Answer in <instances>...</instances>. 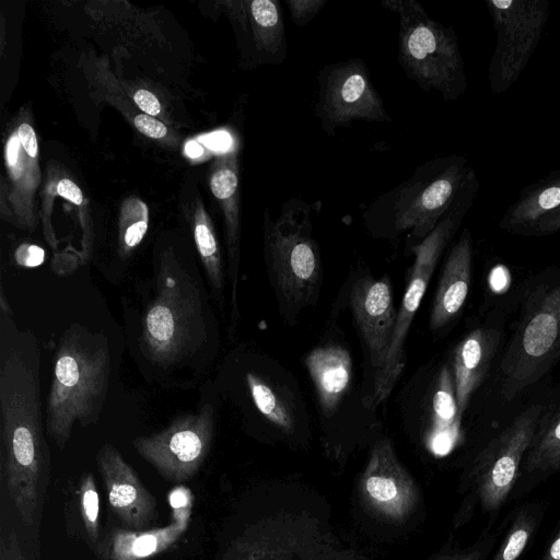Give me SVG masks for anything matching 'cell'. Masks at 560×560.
<instances>
[{"label": "cell", "instance_id": "1", "mask_svg": "<svg viewBox=\"0 0 560 560\" xmlns=\"http://www.w3.org/2000/svg\"><path fill=\"white\" fill-rule=\"evenodd\" d=\"M1 470L8 494L25 526L34 524L39 486L48 466L39 395V350L12 315L0 317Z\"/></svg>", "mask_w": 560, "mask_h": 560}, {"label": "cell", "instance_id": "2", "mask_svg": "<svg viewBox=\"0 0 560 560\" xmlns=\"http://www.w3.org/2000/svg\"><path fill=\"white\" fill-rule=\"evenodd\" d=\"M110 372L106 337L72 325L60 338L46 408V432L59 450L72 428L95 423L103 409Z\"/></svg>", "mask_w": 560, "mask_h": 560}, {"label": "cell", "instance_id": "3", "mask_svg": "<svg viewBox=\"0 0 560 560\" xmlns=\"http://www.w3.org/2000/svg\"><path fill=\"white\" fill-rule=\"evenodd\" d=\"M475 178V168L465 156L431 159L419 165L409 178L372 201L364 219L383 235L407 233L412 248L438 225Z\"/></svg>", "mask_w": 560, "mask_h": 560}, {"label": "cell", "instance_id": "4", "mask_svg": "<svg viewBox=\"0 0 560 560\" xmlns=\"http://www.w3.org/2000/svg\"><path fill=\"white\" fill-rule=\"evenodd\" d=\"M313 207L299 198L282 205L277 219L264 213V254L268 276L280 310L294 318L315 304L322 282L323 265L312 231Z\"/></svg>", "mask_w": 560, "mask_h": 560}, {"label": "cell", "instance_id": "5", "mask_svg": "<svg viewBox=\"0 0 560 560\" xmlns=\"http://www.w3.org/2000/svg\"><path fill=\"white\" fill-rule=\"evenodd\" d=\"M399 20L397 59L405 74L444 101L458 100L467 89L465 66L453 27L432 19L417 0H383Z\"/></svg>", "mask_w": 560, "mask_h": 560}, {"label": "cell", "instance_id": "6", "mask_svg": "<svg viewBox=\"0 0 560 560\" xmlns=\"http://www.w3.org/2000/svg\"><path fill=\"white\" fill-rule=\"evenodd\" d=\"M201 290L196 279L177 264L163 261L156 292L143 316L141 345L160 365L178 363L192 354L206 337Z\"/></svg>", "mask_w": 560, "mask_h": 560}, {"label": "cell", "instance_id": "7", "mask_svg": "<svg viewBox=\"0 0 560 560\" xmlns=\"http://www.w3.org/2000/svg\"><path fill=\"white\" fill-rule=\"evenodd\" d=\"M478 189L479 182L478 178H475L462 191L438 225L411 248L415 259L409 270L388 352L374 376L373 397L375 404H380L388 397L405 368V342L412 319L441 255L472 206Z\"/></svg>", "mask_w": 560, "mask_h": 560}, {"label": "cell", "instance_id": "8", "mask_svg": "<svg viewBox=\"0 0 560 560\" xmlns=\"http://www.w3.org/2000/svg\"><path fill=\"white\" fill-rule=\"evenodd\" d=\"M328 527L306 512L280 510L247 526L223 560H357Z\"/></svg>", "mask_w": 560, "mask_h": 560}, {"label": "cell", "instance_id": "9", "mask_svg": "<svg viewBox=\"0 0 560 560\" xmlns=\"http://www.w3.org/2000/svg\"><path fill=\"white\" fill-rule=\"evenodd\" d=\"M497 42L489 66L493 94L510 89L520 78L541 38L548 16L546 0H486Z\"/></svg>", "mask_w": 560, "mask_h": 560}, {"label": "cell", "instance_id": "10", "mask_svg": "<svg viewBox=\"0 0 560 560\" xmlns=\"http://www.w3.org/2000/svg\"><path fill=\"white\" fill-rule=\"evenodd\" d=\"M317 83L314 113L328 136L354 120L393 121L363 59L351 58L324 66L318 71Z\"/></svg>", "mask_w": 560, "mask_h": 560}, {"label": "cell", "instance_id": "11", "mask_svg": "<svg viewBox=\"0 0 560 560\" xmlns=\"http://www.w3.org/2000/svg\"><path fill=\"white\" fill-rule=\"evenodd\" d=\"M560 349V283L537 296L502 361L510 400L542 374Z\"/></svg>", "mask_w": 560, "mask_h": 560}, {"label": "cell", "instance_id": "12", "mask_svg": "<svg viewBox=\"0 0 560 560\" xmlns=\"http://www.w3.org/2000/svg\"><path fill=\"white\" fill-rule=\"evenodd\" d=\"M213 432L214 411L206 404L197 412L176 418L158 433L136 438L132 445L165 479L184 481L203 464Z\"/></svg>", "mask_w": 560, "mask_h": 560}, {"label": "cell", "instance_id": "13", "mask_svg": "<svg viewBox=\"0 0 560 560\" xmlns=\"http://www.w3.org/2000/svg\"><path fill=\"white\" fill-rule=\"evenodd\" d=\"M542 418V407L530 406L497 435L476 465L477 494L486 511L499 509L516 481L518 469Z\"/></svg>", "mask_w": 560, "mask_h": 560}, {"label": "cell", "instance_id": "14", "mask_svg": "<svg viewBox=\"0 0 560 560\" xmlns=\"http://www.w3.org/2000/svg\"><path fill=\"white\" fill-rule=\"evenodd\" d=\"M360 491L375 514L394 523L406 521L419 501L417 485L388 439L374 444L361 476Z\"/></svg>", "mask_w": 560, "mask_h": 560}, {"label": "cell", "instance_id": "15", "mask_svg": "<svg viewBox=\"0 0 560 560\" xmlns=\"http://www.w3.org/2000/svg\"><path fill=\"white\" fill-rule=\"evenodd\" d=\"M350 304L371 364L377 372L388 352L397 318L389 278H360L351 288Z\"/></svg>", "mask_w": 560, "mask_h": 560}, {"label": "cell", "instance_id": "16", "mask_svg": "<svg viewBox=\"0 0 560 560\" xmlns=\"http://www.w3.org/2000/svg\"><path fill=\"white\" fill-rule=\"evenodd\" d=\"M97 466L115 514L132 529H144L156 515V502L135 469L110 444L96 455Z\"/></svg>", "mask_w": 560, "mask_h": 560}, {"label": "cell", "instance_id": "17", "mask_svg": "<svg viewBox=\"0 0 560 560\" xmlns=\"http://www.w3.org/2000/svg\"><path fill=\"white\" fill-rule=\"evenodd\" d=\"M472 243L465 229L444 264L430 314V328L439 330L452 322L464 306L470 285Z\"/></svg>", "mask_w": 560, "mask_h": 560}, {"label": "cell", "instance_id": "18", "mask_svg": "<svg viewBox=\"0 0 560 560\" xmlns=\"http://www.w3.org/2000/svg\"><path fill=\"white\" fill-rule=\"evenodd\" d=\"M322 411L331 417L346 395L352 375L349 351L339 345L313 349L304 360Z\"/></svg>", "mask_w": 560, "mask_h": 560}, {"label": "cell", "instance_id": "19", "mask_svg": "<svg viewBox=\"0 0 560 560\" xmlns=\"http://www.w3.org/2000/svg\"><path fill=\"white\" fill-rule=\"evenodd\" d=\"M497 339L495 330L478 328L462 339L454 350L453 376L460 419L471 395L482 382Z\"/></svg>", "mask_w": 560, "mask_h": 560}, {"label": "cell", "instance_id": "20", "mask_svg": "<svg viewBox=\"0 0 560 560\" xmlns=\"http://www.w3.org/2000/svg\"><path fill=\"white\" fill-rule=\"evenodd\" d=\"M187 527L171 523L151 529L114 528L97 545L98 560H147L174 546Z\"/></svg>", "mask_w": 560, "mask_h": 560}, {"label": "cell", "instance_id": "21", "mask_svg": "<svg viewBox=\"0 0 560 560\" xmlns=\"http://www.w3.org/2000/svg\"><path fill=\"white\" fill-rule=\"evenodd\" d=\"M252 52L257 65H281L287 58L285 26L279 0L247 3Z\"/></svg>", "mask_w": 560, "mask_h": 560}, {"label": "cell", "instance_id": "22", "mask_svg": "<svg viewBox=\"0 0 560 560\" xmlns=\"http://www.w3.org/2000/svg\"><path fill=\"white\" fill-rule=\"evenodd\" d=\"M559 208L560 171H555L523 189L505 210L499 225L509 232L529 234L544 217Z\"/></svg>", "mask_w": 560, "mask_h": 560}, {"label": "cell", "instance_id": "23", "mask_svg": "<svg viewBox=\"0 0 560 560\" xmlns=\"http://www.w3.org/2000/svg\"><path fill=\"white\" fill-rule=\"evenodd\" d=\"M462 419L458 416L453 372L444 365L432 398V430L428 439L431 451L446 454L454 445Z\"/></svg>", "mask_w": 560, "mask_h": 560}, {"label": "cell", "instance_id": "24", "mask_svg": "<svg viewBox=\"0 0 560 560\" xmlns=\"http://www.w3.org/2000/svg\"><path fill=\"white\" fill-rule=\"evenodd\" d=\"M246 383L259 412L279 429L291 432L295 424L292 402L258 374L247 373Z\"/></svg>", "mask_w": 560, "mask_h": 560}, {"label": "cell", "instance_id": "25", "mask_svg": "<svg viewBox=\"0 0 560 560\" xmlns=\"http://www.w3.org/2000/svg\"><path fill=\"white\" fill-rule=\"evenodd\" d=\"M560 465V409L541 418L527 452L528 471L546 472Z\"/></svg>", "mask_w": 560, "mask_h": 560}, {"label": "cell", "instance_id": "26", "mask_svg": "<svg viewBox=\"0 0 560 560\" xmlns=\"http://www.w3.org/2000/svg\"><path fill=\"white\" fill-rule=\"evenodd\" d=\"M75 498L84 532L92 544H97L100 536V495L94 477L90 471L81 476Z\"/></svg>", "mask_w": 560, "mask_h": 560}, {"label": "cell", "instance_id": "27", "mask_svg": "<svg viewBox=\"0 0 560 560\" xmlns=\"http://www.w3.org/2000/svg\"><path fill=\"white\" fill-rule=\"evenodd\" d=\"M535 521L523 511L515 518L504 542L492 560H517L534 532Z\"/></svg>", "mask_w": 560, "mask_h": 560}, {"label": "cell", "instance_id": "28", "mask_svg": "<svg viewBox=\"0 0 560 560\" xmlns=\"http://www.w3.org/2000/svg\"><path fill=\"white\" fill-rule=\"evenodd\" d=\"M167 500L172 510L173 522L188 527L194 505L191 490L185 486H177L170 491Z\"/></svg>", "mask_w": 560, "mask_h": 560}, {"label": "cell", "instance_id": "29", "mask_svg": "<svg viewBox=\"0 0 560 560\" xmlns=\"http://www.w3.org/2000/svg\"><path fill=\"white\" fill-rule=\"evenodd\" d=\"M210 187L215 198L229 200L237 194L238 175L232 167H222L211 177Z\"/></svg>", "mask_w": 560, "mask_h": 560}, {"label": "cell", "instance_id": "30", "mask_svg": "<svg viewBox=\"0 0 560 560\" xmlns=\"http://www.w3.org/2000/svg\"><path fill=\"white\" fill-rule=\"evenodd\" d=\"M289 14L293 23L306 26L327 3V0H285Z\"/></svg>", "mask_w": 560, "mask_h": 560}, {"label": "cell", "instance_id": "31", "mask_svg": "<svg viewBox=\"0 0 560 560\" xmlns=\"http://www.w3.org/2000/svg\"><path fill=\"white\" fill-rule=\"evenodd\" d=\"M0 560H27L14 530L0 539Z\"/></svg>", "mask_w": 560, "mask_h": 560}, {"label": "cell", "instance_id": "32", "mask_svg": "<svg viewBox=\"0 0 560 560\" xmlns=\"http://www.w3.org/2000/svg\"><path fill=\"white\" fill-rule=\"evenodd\" d=\"M45 258V252L37 245L22 244L15 250V260L24 267L39 266Z\"/></svg>", "mask_w": 560, "mask_h": 560}, {"label": "cell", "instance_id": "33", "mask_svg": "<svg viewBox=\"0 0 560 560\" xmlns=\"http://www.w3.org/2000/svg\"><path fill=\"white\" fill-rule=\"evenodd\" d=\"M133 124L141 133L150 138L160 139L167 132L164 124L152 118L150 115L142 114L136 116Z\"/></svg>", "mask_w": 560, "mask_h": 560}, {"label": "cell", "instance_id": "34", "mask_svg": "<svg viewBox=\"0 0 560 560\" xmlns=\"http://www.w3.org/2000/svg\"><path fill=\"white\" fill-rule=\"evenodd\" d=\"M206 147L214 152L224 153L232 148V137L226 131H214L200 137L199 139Z\"/></svg>", "mask_w": 560, "mask_h": 560}, {"label": "cell", "instance_id": "35", "mask_svg": "<svg viewBox=\"0 0 560 560\" xmlns=\"http://www.w3.org/2000/svg\"><path fill=\"white\" fill-rule=\"evenodd\" d=\"M133 100L140 109L151 116L158 115L161 112L159 100L147 90L137 91L133 95Z\"/></svg>", "mask_w": 560, "mask_h": 560}, {"label": "cell", "instance_id": "36", "mask_svg": "<svg viewBox=\"0 0 560 560\" xmlns=\"http://www.w3.org/2000/svg\"><path fill=\"white\" fill-rule=\"evenodd\" d=\"M560 231V208L544 217L529 234L545 235Z\"/></svg>", "mask_w": 560, "mask_h": 560}, {"label": "cell", "instance_id": "37", "mask_svg": "<svg viewBox=\"0 0 560 560\" xmlns=\"http://www.w3.org/2000/svg\"><path fill=\"white\" fill-rule=\"evenodd\" d=\"M18 138L25 152L31 158H35L38 147L34 129L28 124L20 125L18 129Z\"/></svg>", "mask_w": 560, "mask_h": 560}, {"label": "cell", "instance_id": "38", "mask_svg": "<svg viewBox=\"0 0 560 560\" xmlns=\"http://www.w3.org/2000/svg\"><path fill=\"white\" fill-rule=\"evenodd\" d=\"M486 555V548L482 545L474 546L464 551L443 553L436 557L434 560H483Z\"/></svg>", "mask_w": 560, "mask_h": 560}, {"label": "cell", "instance_id": "39", "mask_svg": "<svg viewBox=\"0 0 560 560\" xmlns=\"http://www.w3.org/2000/svg\"><path fill=\"white\" fill-rule=\"evenodd\" d=\"M57 192L75 205L83 201L81 189L70 179H61L57 185Z\"/></svg>", "mask_w": 560, "mask_h": 560}, {"label": "cell", "instance_id": "40", "mask_svg": "<svg viewBox=\"0 0 560 560\" xmlns=\"http://www.w3.org/2000/svg\"><path fill=\"white\" fill-rule=\"evenodd\" d=\"M20 149V140L18 136L11 137L7 145V161L10 165H15Z\"/></svg>", "mask_w": 560, "mask_h": 560}, {"label": "cell", "instance_id": "41", "mask_svg": "<svg viewBox=\"0 0 560 560\" xmlns=\"http://www.w3.org/2000/svg\"><path fill=\"white\" fill-rule=\"evenodd\" d=\"M544 560H560V529L551 542Z\"/></svg>", "mask_w": 560, "mask_h": 560}, {"label": "cell", "instance_id": "42", "mask_svg": "<svg viewBox=\"0 0 560 560\" xmlns=\"http://www.w3.org/2000/svg\"><path fill=\"white\" fill-rule=\"evenodd\" d=\"M185 153L191 159H197L203 153V148L199 142L190 140L185 144Z\"/></svg>", "mask_w": 560, "mask_h": 560}]
</instances>
